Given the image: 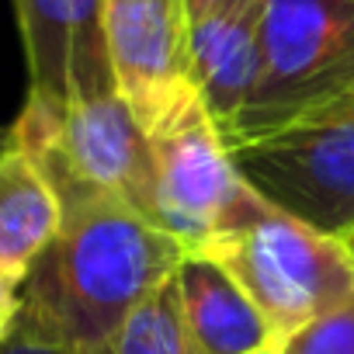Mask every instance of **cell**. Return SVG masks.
Listing matches in <instances>:
<instances>
[{
	"instance_id": "15",
	"label": "cell",
	"mask_w": 354,
	"mask_h": 354,
	"mask_svg": "<svg viewBox=\"0 0 354 354\" xmlns=\"http://www.w3.org/2000/svg\"><path fill=\"white\" fill-rule=\"evenodd\" d=\"M21 313V285L0 271V319H18Z\"/></svg>"
},
{
	"instance_id": "5",
	"label": "cell",
	"mask_w": 354,
	"mask_h": 354,
	"mask_svg": "<svg viewBox=\"0 0 354 354\" xmlns=\"http://www.w3.org/2000/svg\"><path fill=\"white\" fill-rule=\"evenodd\" d=\"M205 257L219 261L264 316L274 351L306 323L354 295V254L347 243L268 209Z\"/></svg>"
},
{
	"instance_id": "13",
	"label": "cell",
	"mask_w": 354,
	"mask_h": 354,
	"mask_svg": "<svg viewBox=\"0 0 354 354\" xmlns=\"http://www.w3.org/2000/svg\"><path fill=\"white\" fill-rule=\"evenodd\" d=\"M278 354H354V295L295 330Z\"/></svg>"
},
{
	"instance_id": "16",
	"label": "cell",
	"mask_w": 354,
	"mask_h": 354,
	"mask_svg": "<svg viewBox=\"0 0 354 354\" xmlns=\"http://www.w3.org/2000/svg\"><path fill=\"white\" fill-rule=\"evenodd\" d=\"M223 4H230V0H188V18L198 21V18H205L209 11H216Z\"/></svg>"
},
{
	"instance_id": "19",
	"label": "cell",
	"mask_w": 354,
	"mask_h": 354,
	"mask_svg": "<svg viewBox=\"0 0 354 354\" xmlns=\"http://www.w3.org/2000/svg\"><path fill=\"white\" fill-rule=\"evenodd\" d=\"M264 354H278V351H264Z\"/></svg>"
},
{
	"instance_id": "8",
	"label": "cell",
	"mask_w": 354,
	"mask_h": 354,
	"mask_svg": "<svg viewBox=\"0 0 354 354\" xmlns=\"http://www.w3.org/2000/svg\"><path fill=\"white\" fill-rule=\"evenodd\" d=\"M15 15L32 101L66 115L73 97L118 87L104 39V0H15Z\"/></svg>"
},
{
	"instance_id": "14",
	"label": "cell",
	"mask_w": 354,
	"mask_h": 354,
	"mask_svg": "<svg viewBox=\"0 0 354 354\" xmlns=\"http://www.w3.org/2000/svg\"><path fill=\"white\" fill-rule=\"evenodd\" d=\"M0 354H73L63 340H56L49 330H42L39 323H32L25 313H18L8 340L0 344Z\"/></svg>"
},
{
	"instance_id": "2",
	"label": "cell",
	"mask_w": 354,
	"mask_h": 354,
	"mask_svg": "<svg viewBox=\"0 0 354 354\" xmlns=\"http://www.w3.org/2000/svg\"><path fill=\"white\" fill-rule=\"evenodd\" d=\"M146 139L153 223L181 243L185 254H209L271 209L240 177L223 132L192 87L146 129Z\"/></svg>"
},
{
	"instance_id": "9",
	"label": "cell",
	"mask_w": 354,
	"mask_h": 354,
	"mask_svg": "<svg viewBox=\"0 0 354 354\" xmlns=\"http://www.w3.org/2000/svg\"><path fill=\"white\" fill-rule=\"evenodd\" d=\"M261 15L264 0H230L188 28V84L223 139L261 77Z\"/></svg>"
},
{
	"instance_id": "18",
	"label": "cell",
	"mask_w": 354,
	"mask_h": 354,
	"mask_svg": "<svg viewBox=\"0 0 354 354\" xmlns=\"http://www.w3.org/2000/svg\"><path fill=\"white\" fill-rule=\"evenodd\" d=\"M347 247H351V254H354V236H351V240H347Z\"/></svg>"
},
{
	"instance_id": "11",
	"label": "cell",
	"mask_w": 354,
	"mask_h": 354,
	"mask_svg": "<svg viewBox=\"0 0 354 354\" xmlns=\"http://www.w3.org/2000/svg\"><path fill=\"white\" fill-rule=\"evenodd\" d=\"M59 226L63 205L53 185L28 153L8 142L0 149V271L25 285Z\"/></svg>"
},
{
	"instance_id": "10",
	"label": "cell",
	"mask_w": 354,
	"mask_h": 354,
	"mask_svg": "<svg viewBox=\"0 0 354 354\" xmlns=\"http://www.w3.org/2000/svg\"><path fill=\"white\" fill-rule=\"evenodd\" d=\"M177 278L181 299V326L188 354H264L274 351V337L236 285V278L205 254H188Z\"/></svg>"
},
{
	"instance_id": "12",
	"label": "cell",
	"mask_w": 354,
	"mask_h": 354,
	"mask_svg": "<svg viewBox=\"0 0 354 354\" xmlns=\"http://www.w3.org/2000/svg\"><path fill=\"white\" fill-rule=\"evenodd\" d=\"M108 354H188L177 278L163 281L149 299L136 306V313L122 323Z\"/></svg>"
},
{
	"instance_id": "17",
	"label": "cell",
	"mask_w": 354,
	"mask_h": 354,
	"mask_svg": "<svg viewBox=\"0 0 354 354\" xmlns=\"http://www.w3.org/2000/svg\"><path fill=\"white\" fill-rule=\"evenodd\" d=\"M11 326H15L11 319H0V344H4V340H8V333H11Z\"/></svg>"
},
{
	"instance_id": "3",
	"label": "cell",
	"mask_w": 354,
	"mask_h": 354,
	"mask_svg": "<svg viewBox=\"0 0 354 354\" xmlns=\"http://www.w3.org/2000/svg\"><path fill=\"white\" fill-rule=\"evenodd\" d=\"M226 149L264 205L340 243L354 236V87Z\"/></svg>"
},
{
	"instance_id": "4",
	"label": "cell",
	"mask_w": 354,
	"mask_h": 354,
	"mask_svg": "<svg viewBox=\"0 0 354 354\" xmlns=\"http://www.w3.org/2000/svg\"><path fill=\"white\" fill-rule=\"evenodd\" d=\"M354 87V0H264L261 77L223 139H257Z\"/></svg>"
},
{
	"instance_id": "7",
	"label": "cell",
	"mask_w": 354,
	"mask_h": 354,
	"mask_svg": "<svg viewBox=\"0 0 354 354\" xmlns=\"http://www.w3.org/2000/svg\"><path fill=\"white\" fill-rule=\"evenodd\" d=\"M188 28V0H104L115 84L142 129L192 87Z\"/></svg>"
},
{
	"instance_id": "1",
	"label": "cell",
	"mask_w": 354,
	"mask_h": 354,
	"mask_svg": "<svg viewBox=\"0 0 354 354\" xmlns=\"http://www.w3.org/2000/svg\"><path fill=\"white\" fill-rule=\"evenodd\" d=\"M185 257V247L153 219L111 195H94L63 212L59 236L21 285V313L73 354H108L122 323Z\"/></svg>"
},
{
	"instance_id": "6",
	"label": "cell",
	"mask_w": 354,
	"mask_h": 354,
	"mask_svg": "<svg viewBox=\"0 0 354 354\" xmlns=\"http://www.w3.org/2000/svg\"><path fill=\"white\" fill-rule=\"evenodd\" d=\"M21 153L39 163L63 212L94 195H111L153 219L149 139L118 87L73 97L63 122Z\"/></svg>"
}]
</instances>
